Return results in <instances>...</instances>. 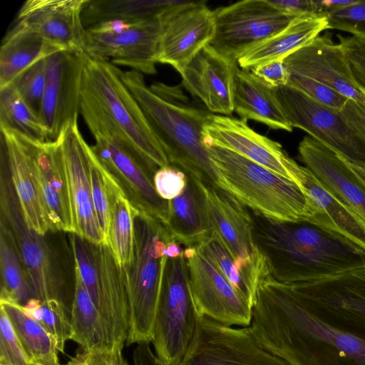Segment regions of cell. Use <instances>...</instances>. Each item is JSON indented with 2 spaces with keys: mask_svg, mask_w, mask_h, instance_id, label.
Listing matches in <instances>:
<instances>
[{
  "mask_svg": "<svg viewBox=\"0 0 365 365\" xmlns=\"http://www.w3.org/2000/svg\"><path fill=\"white\" fill-rule=\"evenodd\" d=\"M327 29L328 21L324 14L295 18L284 29L245 53L237 63L242 69L250 71L261 64L284 61Z\"/></svg>",
  "mask_w": 365,
  "mask_h": 365,
  "instance_id": "30",
  "label": "cell"
},
{
  "mask_svg": "<svg viewBox=\"0 0 365 365\" xmlns=\"http://www.w3.org/2000/svg\"><path fill=\"white\" fill-rule=\"evenodd\" d=\"M277 9L292 18L323 14L317 1L314 0H269Z\"/></svg>",
  "mask_w": 365,
  "mask_h": 365,
  "instance_id": "50",
  "label": "cell"
},
{
  "mask_svg": "<svg viewBox=\"0 0 365 365\" xmlns=\"http://www.w3.org/2000/svg\"><path fill=\"white\" fill-rule=\"evenodd\" d=\"M256 342L289 365L313 363L317 343L341 357L365 365V337L341 328L309 309L289 285L267 276L259 283L248 327Z\"/></svg>",
  "mask_w": 365,
  "mask_h": 365,
  "instance_id": "1",
  "label": "cell"
},
{
  "mask_svg": "<svg viewBox=\"0 0 365 365\" xmlns=\"http://www.w3.org/2000/svg\"><path fill=\"white\" fill-rule=\"evenodd\" d=\"M122 350L123 347L119 346L81 349L64 365H129Z\"/></svg>",
  "mask_w": 365,
  "mask_h": 365,
  "instance_id": "48",
  "label": "cell"
},
{
  "mask_svg": "<svg viewBox=\"0 0 365 365\" xmlns=\"http://www.w3.org/2000/svg\"><path fill=\"white\" fill-rule=\"evenodd\" d=\"M0 305L31 365H61L54 339L38 322L28 315L21 305L9 302H0Z\"/></svg>",
  "mask_w": 365,
  "mask_h": 365,
  "instance_id": "33",
  "label": "cell"
},
{
  "mask_svg": "<svg viewBox=\"0 0 365 365\" xmlns=\"http://www.w3.org/2000/svg\"><path fill=\"white\" fill-rule=\"evenodd\" d=\"M292 174L318 210V214L309 221L348 239L365 250V222L307 168L296 163Z\"/></svg>",
  "mask_w": 365,
  "mask_h": 365,
  "instance_id": "28",
  "label": "cell"
},
{
  "mask_svg": "<svg viewBox=\"0 0 365 365\" xmlns=\"http://www.w3.org/2000/svg\"><path fill=\"white\" fill-rule=\"evenodd\" d=\"M91 176L95 211L105 244L108 245L112 207L116 200L124 193L113 177L99 161L93 150L91 158Z\"/></svg>",
  "mask_w": 365,
  "mask_h": 365,
  "instance_id": "40",
  "label": "cell"
},
{
  "mask_svg": "<svg viewBox=\"0 0 365 365\" xmlns=\"http://www.w3.org/2000/svg\"><path fill=\"white\" fill-rule=\"evenodd\" d=\"M187 182V174L171 165L160 168L153 175L156 192L165 200H170L179 196L185 190Z\"/></svg>",
  "mask_w": 365,
  "mask_h": 365,
  "instance_id": "47",
  "label": "cell"
},
{
  "mask_svg": "<svg viewBox=\"0 0 365 365\" xmlns=\"http://www.w3.org/2000/svg\"><path fill=\"white\" fill-rule=\"evenodd\" d=\"M0 302L24 307L34 298L27 274L15 240L7 226L0 222Z\"/></svg>",
  "mask_w": 365,
  "mask_h": 365,
  "instance_id": "36",
  "label": "cell"
},
{
  "mask_svg": "<svg viewBox=\"0 0 365 365\" xmlns=\"http://www.w3.org/2000/svg\"><path fill=\"white\" fill-rule=\"evenodd\" d=\"M275 91L292 128L304 130L346 159L365 163V140L341 111L322 106L289 86Z\"/></svg>",
  "mask_w": 365,
  "mask_h": 365,
  "instance_id": "12",
  "label": "cell"
},
{
  "mask_svg": "<svg viewBox=\"0 0 365 365\" xmlns=\"http://www.w3.org/2000/svg\"><path fill=\"white\" fill-rule=\"evenodd\" d=\"M256 245L278 282H309L365 264V250L308 220L279 222L254 212Z\"/></svg>",
  "mask_w": 365,
  "mask_h": 365,
  "instance_id": "2",
  "label": "cell"
},
{
  "mask_svg": "<svg viewBox=\"0 0 365 365\" xmlns=\"http://www.w3.org/2000/svg\"><path fill=\"white\" fill-rule=\"evenodd\" d=\"M173 240L162 222L142 213L135 217L133 261L122 268L129 304L127 345L152 341L161 284L168 258L167 248Z\"/></svg>",
  "mask_w": 365,
  "mask_h": 365,
  "instance_id": "6",
  "label": "cell"
},
{
  "mask_svg": "<svg viewBox=\"0 0 365 365\" xmlns=\"http://www.w3.org/2000/svg\"><path fill=\"white\" fill-rule=\"evenodd\" d=\"M138 213L124 195L116 200L112 207L108 245L121 268L133 261L134 220Z\"/></svg>",
  "mask_w": 365,
  "mask_h": 365,
  "instance_id": "39",
  "label": "cell"
},
{
  "mask_svg": "<svg viewBox=\"0 0 365 365\" xmlns=\"http://www.w3.org/2000/svg\"><path fill=\"white\" fill-rule=\"evenodd\" d=\"M193 301L199 317L205 316L229 326L249 327L252 307L224 275L197 250L185 247Z\"/></svg>",
  "mask_w": 365,
  "mask_h": 365,
  "instance_id": "19",
  "label": "cell"
},
{
  "mask_svg": "<svg viewBox=\"0 0 365 365\" xmlns=\"http://www.w3.org/2000/svg\"><path fill=\"white\" fill-rule=\"evenodd\" d=\"M289 285L297 298L321 317L365 331V264Z\"/></svg>",
  "mask_w": 365,
  "mask_h": 365,
  "instance_id": "17",
  "label": "cell"
},
{
  "mask_svg": "<svg viewBox=\"0 0 365 365\" xmlns=\"http://www.w3.org/2000/svg\"><path fill=\"white\" fill-rule=\"evenodd\" d=\"M234 110L243 120H253L273 129L292 131L275 88L266 85L251 71L238 68L236 71Z\"/></svg>",
  "mask_w": 365,
  "mask_h": 365,
  "instance_id": "29",
  "label": "cell"
},
{
  "mask_svg": "<svg viewBox=\"0 0 365 365\" xmlns=\"http://www.w3.org/2000/svg\"><path fill=\"white\" fill-rule=\"evenodd\" d=\"M187 175L183 192L168 200V221L164 225L175 241L189 247L198 244L211 230L202 192L194 177Z\"/></svg>",
  "mask_w": 365,
  "mask_h": 365,
  "instance_id": "31",
  "label": "cell"
},
{
  "mask_svg": "<svg viewBox=\"0 0 365 365\" xmlns=\"http://www.w3.org/2000/svg\"><path fill=\"white\" fill-rule=\"evenodd\" d=\"M326 16L328 29L346 31L365 40V0H356L326 14Z\"/></svg>",
  "mask_w": 365,
  "mask_h": 365,
  "instance_id": "44",
  "label": "cell"
},
{
  "mask_svg": "<svg viewBox=\"0 0 365 365\" xmlns=\"http://www.w3.org/2000/svg\"><path fill=\"white\" fill-rule=\"evenodd\" d=\"M176 1L87 0L81 18L86 29L110 21H139L159 16Z\"/></svg>",
  "mask_w": 365,
  "mask_h": 365,
  "instance_id": "35",
  "label": "cell"
},
{
  "mask_svg": "<svg viewBox=\"0 0 365 365\" xmlns=\"http://www.w3.org/2000/svg\"><path fill=\"white\" fill-rule=\"evenodd\" d=\"M160 19L158 63L170 65L180 74L212 40L213 11L203 1L177 0L162 11Z\"/></svg>",
  "mask_w": 365,
  "mask_h": 365,
  "instance_id": "15",
  "label": "cell"
},
{
  "mask_svg": "<svg viewBox=\"0 0 365 365\" xmlns=\"http://www.w3.org/2000/svg\"><path fill=\"white\" fill-rule=\"evenodd\" d=\"M203 142L205 146L215 145L231 150L294 180L292 170L296 162L279 143L256 133L245 120L211 113L203 128Z\"/></svg>",
  "mask_w": 365,
  "mask_h": 365,
  "instance_id": "21",
  "label": "cell"
},
{
  "mask_svg": "<svg viewBox=\"0 0 365 365\" xmlns=\"http://www.w3.org/2000/svg\"><path fill=\"white\" fill-rule=\"evenodd\" d=\"M339 156L349 168V169L365 186V163L350 160L341 155Z\"/></svg>",
  "mask_w": 365,
  "mask_h": 365,
  "instance_id": "53",
  "label": "cell"
},
{
  "mask_svg": "<svg viewBox=\"0 0 365 365\" xmlns=\"http://www.w3.org/2000/svg\"><path fill=\"white\" fill-rule=\"evenodd\" d=\"M351 76L361 91L365 95V40L338 35Z\"/></svg>",
  "mask_w": 365,
  "mask_h": 365,
  "instance_id": "46",
  "label": "cell"
},
{
  "mask_svg": "<svg viewBox=\"0 0 365 365\" xmlns=\"http://www.w3.org/2000/svg\"><path fill=\"white\" fill-rule=\"evenodd\" d=\"M341 112L365 140V106L349 99Z\"/></svg>",
  "mask_w": 365,
  "mask_h": 365,
  "instance_id": "51",
  "label": "cell"
},
{
  "mask_svg": "<svg viewBox=\"0 0 365 365\" xmlns=\"http://www.w3.org/2000/svg\"><path fill=\"white\" fill-rule=\"evenodd\" d=\"M284 63L290 74L314 79L365 106V95L351 76L341 45L329 36H317L287 57Z\"/></svg>",
  "mask_w": 365,
  "mask_h": 365,
  "instance_id": "23",
  "label": "cell"
},
{
  "mask_svg": "<svg viewBox=\"0 0 365 365\" xmlns=\"http://www.w3.org/2000/svg\"><path fill=\"white\" fill-rule=\"evenodd\" d=\"M34 157L42 202L52 232L72 233V220L68 185L57 141L32 139Z\"/></svg>",
  "mask_w": 365,
  "mask_h": 365,
  "instance_id": "27",
  "label": "cell"
},
{
  "mask_svg": "<svg viewBox=\"0 0 365 365\" xmlns=\"http://www.w3.org/2000/svg\"><path fill=\"white\" fill-rule=\"evenodd\" d=\"M180 365L289 364L260 346L248 327H235L201 316Z\"/></svg>",
  "mask_w": 365,
  "mask_h": 365,
  "instance_id": "13",
  "label": "cell"
},
{
  "mask_svg": "<svg viewBox=\"0 0 365 365\" xmlns=\"http://www.w3.org/2000/svg\"><path fill=\"white\" fill-rule=\"evenodd\" d=\"M120 73L110 62L85 53L80 113L91 115L110 126L153 176L170 163Z\"/></svg>",
  "mask_w": 365,
  "mask_h": 365,
  "instance_id": "4",
  "label": "cell"
},
{
  "mask_svg": "<svg viewBox=\"0 0 365 365\" xmlns=\"http://www.w3.org/2000/svg\"><path fill=\"white\" fill-rule=\"evenodd\" d=\"M207 148L225 190L254 213L279 222L310 220L318 210L294 180L220 146Z\"/></svg>",
  "mask_w": 365,
  "mask_h": 365,
  "instance_id": "5",
  "label": "cell"
},
{
  "mask_svg": "<svg viewBox=\"0 0 365 365\" xmlns=\"http://www.w3.org/2000/svg\"><path fill=\"white\" fill-rule=\"evenodd\" d=\"M46 58L27 68L10 84L38 115L45 87Z\"/></svg>",
  "mask_w": 365,
  "mask_h": 365,
  "instance_id": "42",
  "label": "cell"
},
{
  "mask_svg": "<svg viewBox=\"0 0 365 365\" xmlns=\"http://www.w3.org/2000/svg\"><path fill=\"white\" fill-rule=\"evenodd\" d=\"M298 150L305 167L365 222V186L341 157L310 136L302 139Z\"/></svg>",
  "mask_w": 365,
  "mask_h": 365,
  "instance_id": "26",
  "label": "cell"
},
{
  "mask_svg": "<svg viewBox=\"0 0 365 365\" xmlns=\"http://www.w3.org/2000/svg\"><path fill=\"white\" fill-rule=\"evenodd\" d=\"M23 309L51 334L58 351L64 353L66 342L72 335L71 311L58 300L36 298L31 299Z\"/></svg>",
  "mask_w": 365,
  "mask_h": 365,
  "instance_id": "41",
  "label": "cell"
},
{
  "mask_svg": "<svg viewBox=\"0 0 365 365\" xmlns=\"http://www.w3.org/2000/svg\"><path fill=\"white\" fill-rule=\"evenodd\" d=\"M215 31L208 44L231 63L284 29L294 19L269 0H245L213 11ZM295 19V18H294Z\"/></svg>",
  "mask_w": 365,
  "mask_h": 365,
  "instance_id": "11",
  "label": "cell"
},
{
  "mask_svg": "<svg viewBox=\"0 0 365 365\" xmlns=\"http://www.w3.org/2000/svg\"><path fill=\"white\" fill-rule=\"evenodd\" d=\"M250 71L262 82L272 88L287 86L290 76L284 61L261 64Z\"/></svg>",
  "mask_w": 365,
  "mask_h": 365,
  "instance_id": "49",
  "label": "cell"
},
{
  "mask_svg": "<svg viewBox=\"0 0 365 365\" xmlns=\"http://www.w3.org/2000/svg\"><path fill=\"white\" fill-rule=\"evenodd\" d=\"M195 247L197 251L225 277L240 295L253 307L257 288L262 279L238 265L222 239L214 231Z\"/></svg>",
  "mask_w": 365,
  "mask_h": 365,
  "instance_id": "37",
  "label": "cell"
},
{
  "mask_svg": "<svg viewBox=\"0 0 365 365\" xmlns=\"http://www.w3.org/2000/svg\"><path fill=\"white\" fill-rule=\"evenodd\" d=\"M81 115L95 139L93 153L126 198L140 213L165 225L168 200L156 192L153 176L145 165L106 123L89 114Z\"/></svg>",
  "mask_w": 365,
  "mask_h": 365,
  "instance_id": "9",
  "label": "cell"
},
{
  "mask_svg": "<svg viewBox=\"0 0 365 365\" xmlns=\"http://www.w3.org/2000/svg\"><path fill=\"white\" fill-rule=\"evenodd\" d=\"M56 141L66 172L71 212L72 233L94 244H105L92 196V149L80 132L78 119L66 125Z\"/></svg>",
  "mask_w": 365,
  "mask_h": 365,
  "instance_id": "16",
  "label": "cell"
},
{
  "mask_svg": "<svg viewBox=\"0 0 365 365\" xmlns=\"http://www.w3.org/2000/svg\"><path fill=\"white\" fill-rule=\"evenodd\" d=\"M87 0H28L7 32L36 34L64 51L84 53Z\"/></svg>",
  "mask_w": 365,
  "mask_h": 365,
  "instance_id": "20",
  "label": "cell"
},
{
  "mask_svg": "<svg viewBox=\"0 0 365 365\" xmlns=\"http://www.w3.org/2000/svg\"><path fill=\"white\" fill-rule=\"evenodd\" d=\"M238 63H231L209 45L202 48L180 73L182 85L212 113L230 115Z\"/></svg>",
  "mask_w": 365,
  "mask_h": 365,
  "instance_id": "24",
  "label": "cell"
},
{
  "mask_svg": "<svg viewBox=\"0 0 365 365\" xmlns=\"http://www.w3.org/2000/svg\"><path fill=\"white\" fill-rule=\"evenodd\" d=\"M71 324V339L76 342L81 349L93 350L110 346L100 314L75 269Z\"/></svg>",
  "mask_w": 365,
  "mask_h": 365,
  "instance_id": "34",
  "label": "cell"
},
{
  "mask_svg": "<svg viewBox=\"0 0 365 365\" xmlns=\"http://www.w3.org/2000/svg\"><path fill=\"white\" fill-rule=\"evenodd\" d=\"M287 86L304 93L317 103L341 111L349 98L331 88L310 78L290 74Z\"/></svg>",
  "mask_w": 365,
  "mask_h": 365,
  "instance_id": "43",
  "label": "cell"
},
{
  "mask_svg": "<svg viewBox=\"0 0 365 365\" xmlns=\"http://www.w3.org/2000/svg\"><path fill=\"white\" fill-rule=\"evenodd\" d=\"M86 29L84 53L89 57L141 73H156L160 15L135 21H106Z\"/></svg>",
  "mask_w": 365,
  "mask_h": 365,
  "instance_id": "10",
  "label": "cell"
},
{
  "mask_svg": "<svg viewBox=\"0 0 365 365\" xmlns=\"http://www.w3.org/2000/svg\"><path fill=\"white\" fill-rule=\"evenodd\" d=\"M0 222L7 226L15 240L34 298L58 300L71 311L73 302L68 298L56 257L45 235L27 225L2 155Z\"/></svg>",
  "mask_w": 365,
  "mask_h": 365,
  "instance_id": "8",
  "label": "cell"
},
{
  "mask_svg": "<svg viewBox=\"0 0 365 365\" xmlns=\"http://www.w3.org/2000/svg\"><path fill=\"white\" fill-rule=\"evenodd\" d=\"M59 51L64 50L36 34L6 32L0 50V89L36 62Z\"/></svg>",
  "mask_w": 365,
  "mask_h": 365,
  "instance_id": "32",
  "label": "cell"
},
{
  "mask_svg": "<svg viewBox=\"0 0 365 365\" xmlns=\"http://www.w3.org/2000/svg\"><path fill=\"white\" fill-rule=\"evenodd\" d=\"M0 365H31L11 322L0 308Z\"/></svg>",
  "mask_w": 365,
  "mask_h": 365,
  "instance_id": "45",
  "label": "cell"
},
{
  "mask_svg": "<svg viewBox=\"0 0 365 365\" xmlns=\"http://www.w3.org/2000/svg\"><path fill=\"white\" fill-rule=\"evenodd\" d=\"M1 154L27 225L46 235L50 231L44 210L34 157L32 139L0 127Z\"/></svg>",
  "mask_w": 365,
  "mask_h": 365,
  "instance_id": "22",
  "label": "cell"
},
{
  "mask_svg": "<svg viewBox=\"0 0 365 365\" xmlns=\"http://www.w3.org/2000/svg\"><path fill=\"white\" fill-rule=\"evenodd\" d=\"M194 178L204 198L211 232L218 234L240 267L261 279L268 276L255 241L252 217L246 207L229 192Z\"/></svg>",
  "mask_w": 365,
  "mask_h": 365,
  "instance_id": "14",
  "label": "cell"
},
{
  "mask_svg": "<svg viewBox=\"0 0 365 365\" xmlns=\"http://www.w3.org/2000/svg\"><path fill=\"white\" fill-rule=\"evenodd\" d=\"M120 77L141 108L170 165L226 191L203 142V128L212 113L191 102L179 86L155 82L148 87L143 73L133 70L121 71Z\"/></svg>",
  "mask_w": 365,
  "mask_h": 365,
  "instance_id": "3",
  "label": "cell"
},
{
  "mask_svg": "<svg viewBox=\"0 0 365 365\" xmlns=\"http://www.w3.org/2000/svg\"><path fill=\"white\" fill-rule=\"evenodd\" d=\"M85 53L59 51L46 58V82L38 117L48 142L56 141L81 110Z\"/></svg>",
  "mask_w": 365,
  "mask_h": 365,
  "instance_id": "18",
  "label": "cell"
},
{
  "mask_svg": "<svg viewBox=\"0 0 365 365\" xmlns=\"http://www.w3.org/2000/svg\"><path fill=\"white\" fill-rule=\"evenodd\" d=\"M98 274L89 294L105 326L110 346L123 347L129 330V304L123 269L108 245L94 244Z\"/></svg>",
  "mask_w": 365,
  "mask_h": 365,
  "instance_id": "25",
  "label": "cell"
},
{
  "mask_svg": "<svg viewBox=\"0 0 365 365\" xmlns=\"http://www.w3.org/2000/svg\"><path fill=\"white\" fill-rule=\"evenodd\" d=\"M150 341L137 344L133 351L134 365H165L151 349Z\"/></svg>",
  "mask_w": 365,
  "mask_h": 365,
  "instance_id": "52",
  "label": "cell"
},
{
  "mask_svg": "<svg viewBox=\"0 0 365 365\" xmlns=\"http://www.w3.org/2000/svg\"><path fill=\"white\" fill-rule=\"evenodd\" d=\"M197 314L182 255L168 258L156 310L152 344L165 365H180L195 334Z\"/></svg>",
  "mask_w": 365,
  "mask_h": 365,
  "instance_id": "7",
  "label": "cell"
},
{
  "mask_svg": "<svg viewBox=\"0 0 365 365\" xmlns=\"http://www.w3.org/2000/svg\"><path fill=\"white\" fill-rule=\"evenodd\" d=\"M0 127L14 130L38 141L48 142L38 115L12 85L0 89Z\"/></svg>",
  "mask_w": 365,
  "mask_h": 365,
  "instance_id": "38",
  "label": "cell"
}]
</instances>
